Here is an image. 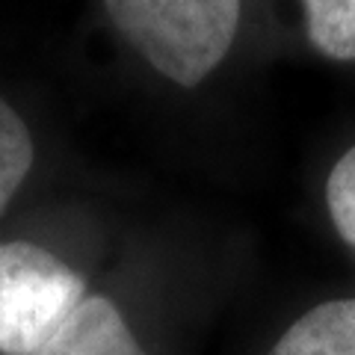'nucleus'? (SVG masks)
Here are the masks:
<instances>
[{"instance_id":"nucleus-1","label":"nucleus","mask_w":355,"mask_h":355,"mask_svg":"<svg viewBox=\"0 0 355 355\" xmlns=\"http://www.w3.org/2000/svg\"><path fill=\"white\" fill-rule=\"evenodd\" d=\"M110 18L163 77L198 86L225 60L240 0H104Z\"/></svg>"},{"instance_id":"nucleus-6","label":"nucleus","mask_w":355,"mask_h":355,"mask_svg":"<svg viewBox=\"0 0 355 355\" xmlns=\"http://www.w3.org/2000/svg\"><path fill=\"white\" fill-rule=\"evenodd\" d=\"M33 166V137L21 116L0 98V214L21 190Z\"/></svg>"},{"instance_id":"nucleus-2","label":"nucleus","mask_w":355,"mask_h":355,"mask_svg":"<svg viewBox=\"0 0 355 355\" xmlns=\"http://www.w3.org/2000/svg\"><path fill=\"white\" fill-rule=\"evenodd\" d=\"M86 282L36 243H0V355H39L86 299Z\"/></svg>"},{"instance_id":"nucleus-7","label":"nucleus","mask_w":355,"mask_h":355,"mask_svg":"<svg viewBox=\"0 0 355 355\" xmlns=\"http://www.w3.org/2000/svg\"><path fill=\"white\" fill-rule=\"evenodd\" d=\"M326 202L340 237L355 249V148L335 163L326 181Z\"/></svg>"},{"instance_id":"nucleus-5","label":"nucleus","mask_w":355,"mask_h":355,"mask_svg":"<svg viewBox=\"0 0 355 355\" xmlns=\"http://www.w3.org/2000/svg\"><path fill=\"white\" fill-rule=\"evenodd\" d=\"M308 36L331 60H355V0H302Z\"/></svg>"},{"instance_id":"nucleus-4","label":"nucleus","mask_w":355,"mask_h":355,"mask_svg":"<svg viewBox=\"0 0 355 355\" xmlns=\"http://www.w3.org/2000/svg\"><path fill=\"white\" fill-rule=\"evenodd\" d=\"M270 355H355V299L311 308L279 338Z\"/></svg>"},{"instance_id":"nucleus-3","label":"nucleus","mask_w":355,"mask_h":355,"mask_svg":"<svg viewBox=\"0 0 355 355\" xmlns=\"http://www.w3.org/2000/svg\"><path fill=\"white\" fill-rule=\"evenodd\" d=\"M39 355H148L133 338L121 311L107 296L89 293L65 329Z\"/></svg>"}]
</instances>
